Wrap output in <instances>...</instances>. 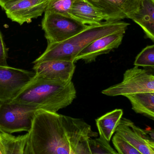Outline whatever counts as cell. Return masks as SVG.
<instances>
[{
  "instance_id": "cell-12",
  "label": "cell",
  "mask_w": 154,
  "mask_h": 154,
  "mask_svg": "<svg viewBox=\"0 0 154 154\" xmlns=\"http://www.w3.org/2000/svg\"><path fill=\"white\" fill-rule=\"evenodd\" d=\"M100 9L111 21L130 19L139 9L141 0H86Z\"/></svg>"
},
{
  "instance_id": "cell-10",
  "label": "cell",
  "mask_w": 154,
  "mask_h": 154,
  "mask_svg": "<svg viewBox=\"0 0 154 154\" xmlns=\"http://www.w3.org/2000/svg\"><path fill=\"white\" fill-rule=\"evenodd\" d=\"M75 62L62 60H48L34 64L33 69L38 76L53 81L68 83L72 81Z\"/></svg>"
},
{
  "instance_id": "cell-6",
  "label": "cell",
  "mask_w": 154,
  "mask_h": 154,
  "mask_svg": "<svg viewBox=\"0 0 154 154\" xmlns=\"http://www.w3.org/2000/svg\"><path fill=\"white\" fill-rule=\"evenodd\" d=\"M85 25L71 17L45 11L42 21V29L48 43L65 41L87 29Z\"/></svg>"
},
{
  "instance_id": "cell-5",
  "label": "cell",
  "mask_w": 154,
  "mask_h": 154,
  "mask_svg": "<svg viewBox=\"0 0 154 154\" xmlns=\"http://www.w3.org/2000/svg\"><path fill=\"white\" fill-rule=\"evenodd\" d=\"M151 69L134 66L125 72L122 82L102 91L109 97L154 92V76Z\"/></svg>"
},
{
  "instance_id": "cell-1",
  "label": "cell",
  "mask_w": 154,
  "mask_h": 154,
  "mask_svg": "<svg viewBox=\"0 0 154 154\" xmlns=\"http://www.w3.org/2000/svg\"><path fill=\"white\" fill-rule=\"evenodd\" d=\"M27 134L31 154H92L89 140L98 135L83 119L42 109Z\"/></svg>"
},
{
  "instance_id": "cell-23",
  "label": "cell",
  "mask_w": 154,
  "mask_h": 154,
  "mask_svg": "<svg viewBox=\"0 0 154 154\" xmlns=\"http://www.w3.org/2000/svg\"><path fill=\"white\" fill-rule=\"evenodd\" d=\"M18 1L19 0H0V6L3 9L7 5Z\"/></svg>"
},
{
  "instance_id": "cell-21",
  "label": "cell",
  "mask_w": 154,
  "mask_h": 154,
  "mask_svg": "<svg viewBox=\"0 0 154 154\" xmlns=\"http://www.w3.org/2000/svg\"><path fill=\"white\" fill-rule=\"evenodd\" d=\"M112 143L119 154H143L116 134L113 137Z\"/></svg>"
},
{
  "instance_id": "cell-20",
  "label": "cell",
  "mask_w": 154,
  "mask_h": 154,
  "mask_svg": "<svg viewBox=\"0 0 154 154\" xmlns=\"http://www.w3.org/2000/svg\"><path fill=\"white\" fill-rule=\"evenodd\" d=\"M88 142L92 154H119L102 137L90 138Z\"/></svg>"
},
{
  "instance_id": "cell-18",
  "label": "cell",
  "mask_w": 154,
  "mask_h": 154,
  "mask_svg": "<svg viewBox=\"0 0 154 154\" xmlns=\"http://www.w3.org/2000/svg\"><path fill=\"white\" fill-rule=\"evenodd\" d=\"M135 66L142 67L154 70V45L147 46L137 56L134 62Z\"/></svg>"
},
{
  "instance_id": "cell-11",
  "label": "cell",
  "mask_w": 154,
  "mask_h": 154,
  "mask_svg": "<svg viewBox=\"0 0 154 154\" xmlns=\"http://www.w3.org/2000/svg\"><path fill=\"white\" fill-rule=\"evenodd\" d=\"M125 32L112 33L94 41L80 52L75 58V63L80 60L86 63L94 62L99 56L117 48L122 43Z\"/></svg>"
},
{
  "instance_id": "cell-17",
  "label": "cell",
  "mask_w": 154,
  "mask_h": 154,
  "mask_svg": "<svg viewBox=\"0 0 154 154\" xmlns=\"http://www.w3.org/2000/svg\"><path fill=\"white\" fill-rule=\"evenodd\" d=\"M5 154H24L28 134L15 137L11 134L1 133Z\"/></svg>"
},
{
  "instance_id": "cell-26",
  "label": "cell",
  "mask_w": 154,
  "mask_h": 154,
  "mask_svg": "<svg viewBox=\"0 0 154 154\" xmlns=\"http://www.w3.org/2000/svg\"><path fill=\"white\" fill-rule=\"evenodd\" d=\"M0 133H1V130H0Z\"/></svg>"
},
{
  "instance_id": "cell-16",
  "label": "cell",
  "mask_w": 154,
  "mask_h": 154,
  "mask_svg": "<svg viewBox=\"0 0 154 154\" xmlns=\"http://www.w3.org/2000/svg\"><path fill=\"white\" fill-rule=\"evenodd\" d=\"M132 109L137 114L154 119V92H143L126 95Z\"/></svg>"
},
{
  "instance_id": "cell-9",
  "label": "cell",
  "mask_w": 154,
  "mask_h": 154,
  "mask_svg": "<svg viewBox=\"0 0 154 154\" xmlns=\"http://www.w3.org/2000/svg\"><path fill=\"white\" fill-rule=\"evenodd\" d=\"M49 0H19L6 5L4 10L13 22L22 25L41 16L46 11Z\"/></svg>"
},
{
  "instance_id": "cell-2",
  "label": "cell",
  "mask_w": 154,
  "mask_h": 154,
  "mask_svg": "<svg viewBox=\"0 0 154 154\" xmlns=\"http://www.w3.org/2000/svg\"><path fill=\"white\" fill-rule=\"evenodd\" d=\"M77 97L72 81H53L35 75L12 101L52 112L68 106Z\"/></svg>"
},
{
  "instance_id": "cell-4",
  "label": "cell",
  "mask_w": 154,
  "mask_h": 154,
  "mask_svg": "<svg viewBox=\"0 0 154 154\" xmlns=\"http://www.w3.org/2000/svg\"><path fill=\"white\" fill-rule=\"evenodd\" d=\"M38 109L11 100L0 102V130L11 134L25 131L31 128L33 120Z\"/></svg>"
},
{
  "instance_id": "cell-24",
  "label": "cell",
  "mask_w": 154,
  "mask_h": 154,
  "mask_svg": "<svg viewBox=\"0 0 154 154\" xmlns=\"http://www.w3.org/2000/svg\"><path fill=\"white\" fill-rule=\"evenodd\" d=\"M0 154H5L3 144L1 138V133H0Z\"/></svg>"
},
{
  "instance_id": "cell-7",
  "label": "cell",
  "mask_w": 154,
  "mask_h": 154,
  "mask_svg": "<svg viewBox=\"0 0 154 154\" xmlns=\"http://www.w3.org/2000/svg\"><path fill=\"white\" fill-rule=\"evenodd\" d=\"M143 154H154L153 129L144 130L130 119L122 118L115 132Z\"/></svg>"
},
{
  "instance_id": "cell-22",
  "label": "cell",
  "mask_w": 154,
  "mask_h": 154,
  "mask_svg": "<svg viewBox=\"0 0 154 154\" xmlns=\"http://www.w3.org/2000/svg\"><path fill=\"white\" fill-rule=\"evenodd\" d=\"M7 57V49L4 41L2 34L0 31V66H8Z\"/></svg>"
},
{
  "instance_id": "cell-25",
  "label": "cell",
  "mask_w": 154,
  "mask_h": 154,
  "mask_svg": "<svg viewBox=\"0 0 154 154\" xmlns=\"http://www.w3.org/2000/svg\"><path fill=\"white\" fill-rule=\"evenodd\" d=\"M152 2H154V0H152Z\"/></svg>"
},
{
  "instance_id": "cell-3",
  "label": "cell",
  "mask_w": 154,
  "mask_h": 154,
  "mask_svg": "<svg viewBox=\"0 0 154 154\" xmlns=\"http://www.w3.org/2000/svg\"><path fill=\"white\" fill-rule=\"evenodd\" d=\"M130 23L124 21L104 22L87 29L65 41L48 43L43 53L33 64L48 60H62L75 62L78 54L84 48L99 38L116 33L126 32Z\"/></svg>"
},
{
  "instance_id": "cell-8",
  "label": "cell",
  "mask_w": 154,
  "mask_h": 154,
  "mask_svg": "<svg viewBox=\"0 0 154 154\" xmlns=\"http://www.w3.org/2000/svg\"><path fill=\"white\" fill-rule=\"evenodd\" d=\"M35 75L33 71L0 66V102L12 100Z\"/></svg>"
},
{
  "instance_id": "cell-19",
  "label": "cell",
  "mask_w": 154,
  "mask_h": 154,
  "mask_svg": "<svg viewBox=\"0 0 154 154\" xmlns=\"http://www.w3.org/2000/svg\"><path fill=\"white\" fill-rule=\"evenodd\" d=\"M75 0H49L45 11L70 17V12Z\"/></svg>"
},
{
  "instance_id": "cell-15",
  "label": "cell",
  "mask_w": 154,
  "mask_h": 154,
  "mask_svg": "<svg viewBox=\"0 0 154 154\" xmlns=\"http://www.w3.org/2000/svg\"><path fill=\"white\" fill-rule=\"evenodd\" d=\"M122 109H115L96 119L100 137L109 142L123 115Z\"/></svg>"
},
{
  "instance_id": "cell-13",
  "label": "cell",
  "mask_w": 154,
  "mask_h": 154,
  "mask_svg": "<svg viewBox=\"0 0 154 154\" xmlns=\"http://www.w3.org/2000/svg\"><path fill=\"white\" fill-rule=\"evenodd\" d=\"M70 17L85 25H99L111 21L108 16L86 0H75L70 12Z\"/></svg>"
},
{
  "instance_id": "cell-14",
  "label": "cell",
  "mask_w": 154,
  "mask_h": 154,
  "mask_svg": "<svg viewBox=\"0 0 154 154\" xmlns=\"http://www.w3.org/2000/svg\"><path fill=\"white\" fill-rule=\"evenodd\" d=\"M143 29L146 37L154 42V2L141 0L138 11L130 17Z\"/></svg>"
}]
</instances>
